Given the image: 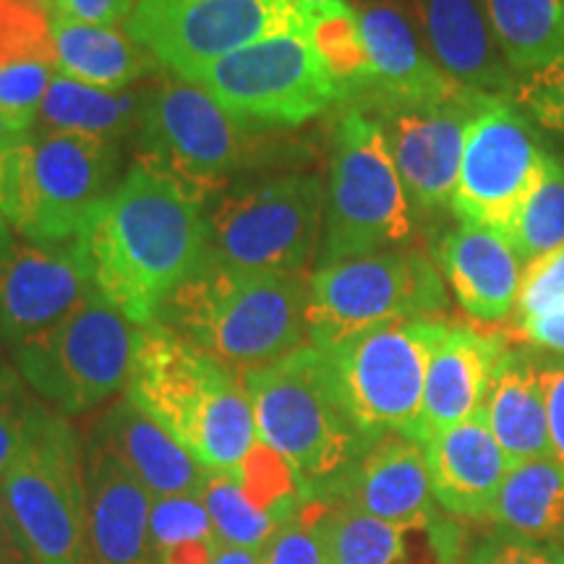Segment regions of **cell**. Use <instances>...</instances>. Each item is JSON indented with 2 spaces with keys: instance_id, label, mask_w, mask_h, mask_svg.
<instances>
[{
  "instance_id": "34",
  "label": "cell",
  "mask_w": 564,
  "mask_h": 564,
  "mask_svg": "<svg viewBox=\"0 0 564 564\" xmlns=\"http://www.w3.org/2000/svg\"><path fill=\"white\" fill-rule=\"evenodd\" d=\"M150 535L158 564H209L223 549L202 494L154 497Z\"/></svg>"
},
{
  "instance_id": "30",
  "label": "cell",
  "mask_w": 564,
  "mask_h": 564,
  "mask_svg": "<svg viewBox=\"0 0 564 564\" xmlns=\"http://www.w3.org/2000/svg\"><path fill=\"white\" fill-rule=\"evenodd\" d=\"M152 87L100 89L55 74L32 131H66L118 141L141 129Z\"/></svg>"
},
{
  "instance_id": "32",
  "label": "cell",
  "mask_w": 564,
  "mask_h": 564,
  "mask_svg": "<svg viewBox=\"0 0 564 564\" xmlns=\"http://www.w3.org/2000/svg\"><path fill=\"white\" fill-rule=\"evenodd\" d=\"M494 42L514 79L564 58V0H484Z\"/></svg>"
},
{
  "instance_id": "42",
  "label": "cell",
  "mask_w": 564,
  "mask_h": 564,
  "mask_svg": "<svg viewBox=\"0 0 564 564\" xmlns=\"http://www.w3.org/2000/svg\"><path fill=\"white\" fill-rule=\"evenodd\" d=\"M549 413V457L564 468V356L541 361Z\"/></svg>"
},
{
  "instance_id": "22",
  "label": "cell",
  "mask_w": 564,
  "mask_h": 564,
  "mask_svg": "<svg viewBox=\"0 0 564 564\" xmlns=\"http://www.w3.org/2000/svg\"><path fill=\"white\" fill-rule=\"evenodd\" d=\"M356 11L377 84L369 95L394 102H426L463 87L429 53L403 0H348Z\"/></svg>"
},
{
  "instance_id": "43",
  "label": "cell",
  "mask_w": 564,
  "mask_h": 564,
  "mask_svg": "<svg viewBox=\"0 0 564 564\" xmlns=\"http://www.w3.org/2000/svg\"><path fill=\"white\" fill-rule=\"evenodd\" d=\"M139 0H58V11L63 17L84 21L95 26H118L131 19Z\"/></svg>"
},
{
  "instance_id": "14",
  "label": "cell",
  "mask_w": 564,
  "mask_h": 564,
  "mask_svg": "<svg viewBox=\"0 0 564 564\" xmlns=\"http://www.w3.org/2000/svg\"><path fill=\"white\" fill-rule=\"evenodd\" d=\"M293 30H303V0H139L126 21V32L181 79Z\"/></svg>"
},
{
  "instance_id": "18",
  "label": "cell",
  "mask_w": 564,
  "mask_h": 564,
  "mask_svg": "<svg viewBox=\"0 0 564 564\" xmlns=\"http://www.w3.org/2000/svg\"><path fill=\"white\" fill-rule=\"evenodd\" d=\"M202 499L223 546L259 552L308 497L291 465L257 442L236 468L209 470Z\"/></svg>"
},
{
  "instance_id": "31",
  "label": "cell",
  "mask_w": 564,
  "mask_h": 564,
  "mask_svg": "<svg viewBox=\"0 0 564 564\" xmlns=\"http://www.w3.org/2000/svg\"><path fill=\"white\" fill-rule=\"evenodd\" d=\"M303 32L335 84L340 105H352L373 91L377 74L348 0H303Z\"/></svg>"
},
{
  "instance_id": "29",
  "label": "cell",
  "mask_w": 564,
  "mask_h": 564,
  "mask_svg": "<svg viewBox=\"0 0 564 564\" xmlns=\"http://www.w3.org/2000/svg\"><path fill=\"white\" fill-rule=\"evenodd\" d=\"M51 42L58 74L89 87L129 89L133 82L162 68V63L126 30L84 24L63 13L51 17Z\"/></svg>"
},
{
  "instance_id": "40",
  "label": "cell",
  "mask_w": 564,
  "mask_h": 564,
  "mask_svg": "<svg viewBox=\"0 0 564 564\" xmlns=\"http://www.w3.org/2000/svg\"><path fill=\"white\" fill-rule=\"evenodd\" d=\"M34 398L24 384L17 366L0 364V478L17 460L21 444H24L26 423L34 411Z\"/></svg>"
},
{
  "instance_id": "51",
  "label": "cell",
  "mask_w": 564,
  "mask_h": 564,
  "mask_svg": "<svg viewBox=\"0 0 564 564\" xmlns=\"http://www.w3.org/2000/svg\"><path fill=\"white\" fill-rule=\"evenodd\" d=\"M308 3H312V0H308Z\"/></svg>"
},
{
  "instance_id": "12",
  "label": "cell",
  "mask_w": 564,
  "mask_h": 564,
  "mask_svg": "<svg viewBox=\"0 0 564 564\" xmlns=\"http://www.w3.org/2000/svg\"><path fill=\"white\" fill-rule=\"evenodd\" d=\"M327 186L314 173L243 183L207 215V253L246 270L303 272L322 243Z\"/></svg>"
},
{
  "instance_id": "11",
  "label": "cell",
  "mask_w": 564,
  "mask_h": 564,
  "mask_svg": "<svg viewBox=\"0 0 564 564\" xmlns=\"http://www.w3.org/2000/svg\"><path fill=\"white\" fill-rule=\"evenodd\" d=\"M449 324L440 316L392 322L324 352L345 411L371 442L384 434L415 440L429 361Z\"/></svg>"
},
{
  "instance_id": "13",
  "label": "cell",
  "mask_w": 564,
  "mask_h": 564,
  "mask_svg": "<svg viewBox=\"0 0 564 564\" xmlns=\"http://www.w3.org/2000/svg\"><path fill=\"white\" fill-rule=\"evenodd\" d=\"M230 116L262 129H299L340 102L306 32L293 30L223 55L188 76Z\"/></svg>"
},
{
  "instance_id": "24",
  "label": "cell",
  "mask_w": 564,
  "mask_h": 564,
  "mask_svg": "<svg viewBox=\"0 0 564 564\" xmlns=\"http://www.w3.org/2000/svg\"><path fill=\"white\" fill-rule=\"evenodd\" d=\"M436 505L468 520H491L510 463L481 413L423 442Z\"/></svg>"
},
{
  "instance_id": "28",
  "label": "cell",
  "mask_w": 564,
  "mask_h": 564,
  "mask_svg": "<svg viewBox=\"0 0 564 564\" xmlns=\"http://www.w3.org/2000/svg\"><path fill=\"white\" fill-rule=\"evenodd\" d=\"M322 539L327 564H449V539L436 525L384 523L345 505L324 507Z\"/></svg>"
},
{
  "instance_id": "44",
  "label": "cell",
  "mask_w": 564,
  "mask_h": 564,
  "mask_svg": "<svg viewBox=\"0 0 564 564\" xmlns=\"http://www.w3.org/2000/svg\"><path fill=\"white\" fill-rule=\"evenodd\" d=\"M520 337L528 345L541 350H552L556 356H564V308L552 314L531 316V319L514 322Z\"/></svg>"
},
{
  "instance_id": "46",
  "label": "cell",
  "mask_w": 564,
  "mask_h": 564,
  "mask_svg": "<svg viewBox=\"0 0 564 564\" xmlns=\"http://www.w3.org/2000/svg\"><path fill=\"white\" fill-rule=\"evenodd\" d=\"M209 564H259V552H253V549L223 546Z\"/></svg>"
},
{
  "instance_id": "16",
  "label": "cell",
  "mask_w": 564,
  "mask_h": 564,
  "mask_svg": "<svg viewBox=\"0 0 564 564\" xmlns=\"http://www.w3.org/2000/svg\"><path fill=\"white\" fill-rule=\"evenodd\" d=\"M484 97L463 87L426 102H394L377 95L352 102L382 126L408 199L423 215H436L453 204L465 139Z\"/></svg>"
},
{
  "instance_id": "23",
  "label": "cell",
  "mask_w": 564,
  "mask_h": 564,
  "mask_svg": "<svg viewBox=\"0 0 564 564\" xmlns=\"http://www.w3.org/2000/svg\"><path fill=\"white\" fill-rule=\"evenodd\" d=\"M510 343L502 335L449 324L432 352L423 387V408L415 440L421 444L444 429L470 421L481 413L491 373Z\"/></svg>"
},
{
  "instance_id": "20",
  "label": "cell",
  "mask_w": 564,
  "mask_h": 564,
  "mask_svg": "<svg viewBox=\"0 0 564 564\" xmlns=\"http://www.w3.org/2000/svg\"><path fill=\"white\" fill-rule=\"evenodd\" d=\"M87 564H158L150 535L152 494L102 444H84Z\"/></svg>"
},
{
  "instance_id": "5",
  "label": "cell",
  "mask_w": 564,
  "mask_h": 564,
  "mask_svg": "<svg viewBox=\"0 0 564 564\" xmlns=\"http://www.w3.org/2000/svg\"><path fill=\"white\" fill-rule=\"evenodd\" d=\"M139 160L202 204L236 173L278 162V131L230 116L199 84L167 76L152 87Z\"/></svg>"
},
{
  "instance_id": "48",
  "label": "cell",
  "mask_w": 564,
  "mask_h": 564,
  "mask_svg": "<svg viewBox=\"0 0 564 564\" xmlns=\"http://www.w3.org/2000/svg\"><path fill=\"white\" fill-rule=\"evenodd\" d=\"M26 3L40 9L42 13H47V17H53V13L58 11V0H26Z\"/></svg>"
},
{
  "instance_id": "2",
  "label": "cell",
  "mask_w": 564,
  "mask_h": 564,
  "mask_svg": "<svg viewBox=\"0 0 564 564\" xmlns=\"http://www.w3.org/2000/svg\"><path fill=\"white\" fill-rule=\"evenodd\" d=\"M126 400L209 470L236 468L259 442L246 377L162 322L137 329Z\"/></svg>"
},
{
  "instance_id": "10",
  "label": "cell",
  "mask_w": 564,
  "mask_h": 564,
  "mask_svg": "<svg viewBox=\"0 0 564 564\" xmlns=\"http://www.w3.org/2000/svg\"><path fill=\"white\" fill-rule=\"evenodd\" d=\"M447 308L436 264L423 251L392 249L322 267L308 278V345L327 352L392 322L426 319Z\"/></svg>"
},
{
  "instance_id": "7",
  "label": "cell",
  "mask_w": 564,
  "mask_h": 564,
  "mask_svg": "<svg viewBox=\"0 0 564 564\" xmlns=\"http://www.w3.org/2000/svg\"><path fill=\"white\" fill-rule=\"evenodd\" d=\"M118 141L30 131L0 167V215L34 243H68L118 186Z\"/></svg>"
},
{
  "instance_id": "35",
  "label": "cell",
  "mask_w": 564,
  "mask_h": 564,
  "mask_svg": "<svg viewBox=\"0 0 564 564\" xmlns=\"http://www.w3.org/2000/svg\"><path fill=\"white\" fill-rule=\"evenodd\" d=\"M510 238L523 264L564 246V160L549 152L544 171L520 204Z\"/></svg>"
},
{
  "instance_id": "9",
  "label": "cell",
  "mask_w": 564,
  "mask_h": 564,
  "mask_svg": "<svg viewBox=\"0 0 564 564\" xmlns=\"http://www.w3.org/2000/svg\"><path fill=\"white\" fill-rule=\"evenodd\" d=\"M137 329L91 288L76 308L13 348L24 384L63 415H82L126 390Z\"/></svg>"
},
{
  "instance_id": "39",
  "label": "cell",
  "mask_w": 564,
  "mask_h": 564,
  "mask_svg": "<svg viewBox=\"0 0 564 564\" xmlns=\"http://www.w3.org/2000/svg\"><path fill=\"white\" fill-rule=\"evenodd\" d=\"M564 308V246L523 267L514 322Z\"/></svg>"
},
{
  "instance_id": "19",
  "label": "cell",
  "mask_w": 564,
  "mask_h": 564,
  "mask_svg": "<svg viewBox=\"0 0 564 564\" xmlns=\"http://www.w3.org/2000/svg\"><path fill=\"white\" fill-rule=\"evenodd\" d=\"M316 499L405 528H423L436 520L426 453L419 440L405 434H384L371 442V447Z\"/></svg>"
},
{
  "instance_id": "17",
  "label": "cell",
  "mask_w": 564,
  "mask_h": 564,
  "mask_svg": "<svg viewBox=\"0 0 564 564\" xmlns=\"http://www.w3.org/2000/svg\"><path fill=\"white\" fill-rule=\"evenodd\" d=\"M91 282L76 243L13 241L0 236V340L19 348L76 308Z\"/></svg>"
},
{
  "instance_id": "27",
  "label": "cell",
  "mask_w": 564,
  "mask_h": 564,
  "mask_svg": "<svg viewBox=\"0 0 564 564\" xmlns=\"http://www.w3.org/2000/svg\"><path fill=\"white\" fill-rule=\"evenodd\" d=\"M481 415L510 468L549 457V413L539 358L510 345L491 373Z\"/></svg>"
},
{
  "instance_id": "36",
  "label": "cell",
  "mask_w": 564,
  "mask_h": 564,
  "mask_svg": "<svg viewBox=\"0 0 564 564\" xmlns=\"http://www.w3.org/2000/svg\"><path fill=\"white\" fill-rule=\"evenodd\" d=\"M55 74L58 68L45 61H19L0 66V112L13 131L30 133L34 129Z\"/></svg>"
},
{
  "instance_id": "1",
  "label": "cell",
  "mask_w": 564,
  "mask_h": 564,
  "mask_svg": "<svg viewBox=\"0 0 564 564\" xmlns=\"http://www.w3.org/2000/svg\"><path fill=\"white\" fill-rule=\"evenodd\" d=\"M204 204L137 160L74 238L97 293L133 327L158 322L207 251Z\"/></svg>"
},
{
  "instance_id": "3",
  "label": "cell",
  "mask_w": 564,
  "mask_h": 564,
  "mask_svg": "<svg viewBox=\"0 0 564 564\" xmlns=\"http://www.w3.org/2000/svg\"><path fill=\"white\" fill-rule=\"evenodd\" d=\"M308 278L306 272L246 270L204 251L158 322L246 377L306 345Z\"/></svg>"
},
{
  "instance_id": "4",
  "label": "cell",
  "mask_w": 564,
  "mask_h": 564,
  "mask_svg": "<svg viewBox=\"0 0 564 564\" xmlns=\"http://www.w3.org/2000/svg\"><path fill=\"white\" fill-rule=\"evenodd\" d=\"M246 387L259 442L291 465L308 499L322 497L371 447L345 411L327 356L314 345L246 373Z\"/></svg>"
},
{
  "instance_id": "38",
  "label": "cell",
  "mask_w": 564,
  "mask_h": 564,
  "mask_svg": "<svg viewBox=\"0 0 564 564\" xmlns=\"http://www.w3.org/2000/svg\"><path fill=\"white\" fill-rule=\"evenodd\" d=\"M510 100L535 129L564 139V58L520 76Z\"/></svg>"
},
{
  "instance_id": "15",
  "label": "cell",
  "mask_w": 564,
  "mask_h": 564,
  "mask_svg": "<svg viewBox=\"0 0 564 564\" xmlns=\"http://www.w3.org/2000/svg\"><path fill=\"white\" fill-rule=\"evenodd\" d=\"M549 158L539 129L510 97L486 95L465 139L449 212L460 223L510 232Z\"/></svg>"
},
{
  "instance_id": "33",
  "label": "cell",
  "mask_w": 564,
  "mask_h": 564,
  "mask_svg": "<svg viewBox=\"0 0 564 564\" xmlns=\"http://www.w3.org/2000/svg\"><path fill=\"white\" fill-rule=\"evenodd\" d=\"M491 520L505 531L539 541L564 539V468L539 457L510 468Z\"/></svg>"
},
{
  "instance_id": "41",
  "label": "cell",
  "mask_w": 564,
  "mask_h": 564,
  "mask_svg": "<svg viewBox=\"0 0 564 564\" xmlns=\"http://www.w3.org/2000/svg\"><path fill=\"white\" fill-rule=\"evenodd\" d=\"M465 564H564V552L552 541L528 539L499 528L468 554Z\"/></svg>"
},
{
  "instance_id": "47",
  "label": "cell",
  "mask_w": 564,
  "mask_h": 564,
  "mask_svg": "<svg viewBox=\"0 0 564 564\" xmlns=\"http://www.w3.org/2000/svg\"><path fill=\"white\" fill-rule=\"evenodd\" d=\"M24 137H26V133L13 131L11 123L3 118V112H0V167H3L6 158H9V154L17 150V147L21 144V139H24Z\"/></svg>"
},
{
  "instance_id": "26",
  "label": "cell",
  "mask_w": 564,
  "mask_h": 564,
  "mask_svg": "<svg viewBox=\"0 0 564 564\" xmlns=\"http://www.w3.org/2000/svg\"><path fill=\"white\" fill-rule=\"evenodd\" d=\"M87 440L102 444L152 499L202 494L207 481L209 468L126 398L108 405V411L91 423Z\"/></svg>"
},
{
  "instance_id": "45",
  "label": "cell",
  "mask_w": 564,
  "mask_h": 564,
  "mask_svg": "<svg viewBox=\"0 0 564 564\" xmlns=\"http://www.w3.org/2000/svg\"><path fill=\"white\" fill-rule=\"evenodd\" d=\"M0 564H37L13 523L3 494H0Z\"/></svg>"
},
{
  "instance_id": "50",
  "label": "cell",
  "mask_w": 564,
  "mask_h": 564,
  "mask_svg": "<svg viewBox=\"0 0 564 564\" xmlns=\"http://www.w3.org/2000/svg\"><path fill=\"white\" fill-rule=\"evenodd\" d=\"M0 345H3V340H0ZM0 364H3V358H0Z\"/></svg>"
},
{
  "instance_id": "8",
  "label": "cell",
  "mask_w": 564,
  "mask_h": 564,
  "mask_svg": "<svg viewBox=\"0 0 564 564\" xmlns=\"http://www.w3.org/2000/svg\"><path fill=\"white\" fill-rule=\"evenodd\" d=\"M0 494L37 564H87L84 447L68 415L37 398Z\"/></svg>"
},
{
  "instance_id": "21",
  "label": "cell",
  "mask_w": 564,
  "mask_h": 564,
  "mask_svg": "<svg viewBox=\"0 0 564 564\" xmlns=\"http://www.w3.org/2000/svg\"><path fill=\"white\" fill-rule=\"evenodd\" d=\"M429 53L449 79L491 97H510L514 74L494 42L484 0H403Z\"/></svg>"
},
{
  "instance_id": "25",
  "label": "cell",
  "mask_w": 564,
  "mask_h": 564,
  "mask_svg": "<svg viewBox=\"0 0 564 564\" xmlns=\"http://www.w3.org/2000/svg\"><path fill=\"white\" fill-rule=\"evenodd\" d=\"M436 262L470 319L494 324L514 314L523 259L505 232L460 223L440 241Z\"/></svg>"
},
{
  "instance_id": "6",
  "label": "cell",
  "mask_w": 564,
  "mask_h": 564,
  "mask_svg": "<svg viewBox=\"0 0 564 564\" xmlns=\"http://www.w3.org/2000/svg\"><path fill=\"white\" fill-rule=\"evenodd\" d=\"M413 236V204L382 126L356 105H343L329 154L319 270L392 251Z\"/></svg>"
},
{
  "instance_id": "37",
  "label": "cell",
  "mask_w": 564,
  "mask_h": 564,
  "mask_svg": "<svg viewBox=\"0 0 564 564\" xmlns=\"http://www.w3.org/2000/svg\"><path fill=\"white\" fill-rule=\"evenodd\" d=\"M327 502L306 499L301 510L285 520L259 549V564H327L322 539V514Z\"/></svg>"
},
{
  "instance_id": "49",
  "label": "cell",
  "mask_w": 564,
  "mask_h": 564,
  "mask_svg": "<svg viewBox=\"0 0 564 564\" xmlns=\"http://www.w3.org/2000/svg\"><path fill=\"white\" fill-rule=\"evenodd\" d=\"M3 232H9V223H6L3 215H0V236H3Z\"/></svg>"
}]
</instances>
